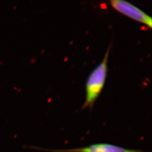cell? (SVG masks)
<instances>
[{"label":"cell","instance_id":"6da1fadb","mask_svg":"<svg viewBox=\"0 0 152 152\" xmlns=\"http://www.w3.org/2000/svg\"><path fill=\"white\" fill-rule=\"evenodd\" d=\"M109 46L103 60L90 74L86 83V99L82 109H92L95 102L101 95L106 81L108 70V59L110 51Z\"/></svg>","mask_w":152,"mask_h":152},{"label":"cell","instance_id":"7a4b0ae2","mask_svg":"<svg viewBox=\"0 0 152 152\" xmlns=\"http://www.w3.org/2000/svg\"><path fill=\"white\" fill-rule=\"evenodd\" d=\"M110 4L117 12L129 18L152 28V19L138 7L128 1L122 0H111Z\"/></svg>","mask_w":152,"mask_h":152},{"label":"cell","instance_id":"3957f363","mask_svg":"<svg viewBox=\"0 0 152 152\" xmlns=\"http://www.w3.org/2000/svg\"><path fill=\"white\" fill-rule=\"evenodd\" d=\"M45 150V149H43ZM49 152H144L140 150L129 149L108 143H96L70 149L46 150Z\"/></svg>","mask_w":152,"mask_h":152}]
</instances>
